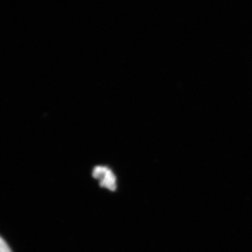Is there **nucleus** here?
<instances>
[{"mask_svg":"<svg viewBox=\"0 0 252 252\" xmlns=\"http://www.w3.org/2000/svg\"><path fill=\"white\" fill-rule=\"evenodd\" d=\"M92 176L99 181V186L102 188L107 189L111 191L117 190V177L109 167L97 165L93 170Z\"/></svg>","mask_w":252,"mask_h":252,"instance_id":"1","label":"nucleus"},{"mask_svg":"<svg viewBox=\"0 0 252 252\" xmlns=\"http://www.w3.org/2000/svg\"><path fill=\"white\" fill-rule=\"evenodd\" d=\"M0 252H13L9 245L2 238L0 241Z\"/></svg>","mask_w":252,"mask_h":252,"instance_id":"2","label":"nucleus"}]
</instances>
